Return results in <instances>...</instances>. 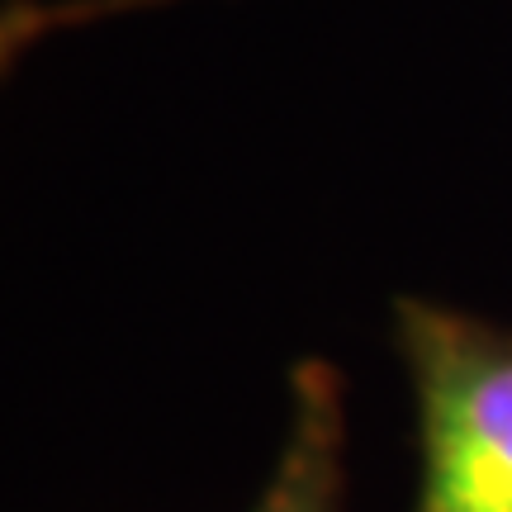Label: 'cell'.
Instances as JSON below:
<instances>
[{
	"instance_id": "obj_1",
	"label": "cell",
	"mask_w": 512,
	"mask_h": 512,
	"mask_svg": "<svg viewBox=\"0 0 512 512\" xmlns=\"http://www.w3.org/2000/svg\"><path fill=\"white\" fill-rule=\"evenodd\" d=\"M394 347L418 403L413 512H512V328L403 294Z\"/></svg>"
},
{
	"instance_id": "obj_2",
	"label": "cell",
	"mask_w": 512,
	"mask_h": 512,
	"mask_svg": "<svg viewBox=\"0 0 512 512\" xmlns=\"http://www.w3.org/2000/svg\"><path fill=\"white\" fill-rule=\"evenodd\" d=\"M342 451V375L328 361H299L290 370L285 441L252 512H342Z\"/></svg>"
},
{
	"instance_id": "obj_3",
	"label": "cell",
	"mask_w": 512,
	"mask_h": 512,
	"mask_svg": "<svg viewBox=\"0 0 512 512\" xmlns=\"http://www.w3.org/2000/svg\"><path fill=\"white\" fill-rule=\"evenodd\" d=\"M147 5H171V0H10V5H5V19H0L5 62L43 34L76 29V24H91V19L133 15V10H147Z\"/></svg>"
}]
</instances>
